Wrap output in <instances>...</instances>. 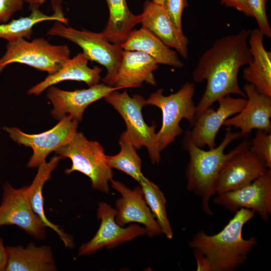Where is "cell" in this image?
Here are the masks:
<instances>
[{"mask_svg": "<svg viewBox=\"0 0 271 271\" xmlns=\"http://www.w3.org/2000/svg\"><path fill=\"white\" fill-rule=\"evenodd\" d=\"M250 32L243 29L219 38L201 56L192 72V78L197 83L206 80L207 84L196 106L195 121L220 98L230 94L246 98L239 85L238 76L240 69L252 59L248 44Z\"/></svg>", "mask_w": 271, "mask_h": 271, "instance_id": "cell-1", "label": "cell"}, {"mask_svg": "<svg viewBox=\"0 0 271 271\" xmlns=\"http://www.w3.org/2000/svg\"><path fill=\"white\" fill-rule=\"evenodd\" d=\"M234 213L219 232L208 235L200 230L188 242L193 251L203 256L207 271H233L246 261L258 243L257 236L248 239L242 236L244 225L253 218L255 213L241 208Z\"/></svg>", "mask_w": 271, "mask_h": 271, "instance_id": "cell-2", "label": "cell"}, {"mask_svg": "<svg viewBox=\"0 0 271 271\" xmlns=\"http://www.w3.org/2000/svg\"><path fill=\"white\" fill-rule=\"evenodd\" d=\"M242 137L240 132H233L231 127H227L219 145L206 151L193 142L189 130L185 132L183 147L189 155V161L185 172L187 189L201 198V208L209 216L214 215L210 207L209 202L211 198L216 194L217 179L221 169L231 157L239 152L249 149L250 141H243L227 153H225V150L232 141Z\"/></svg>", "mask_w": 271, "mask_h": 271, "instance_id": "cell-3", "label": "cell"}, {"mask_svg": "<svg viewBox=\"0 0 271 271\" xmlns=\"http://www.w3.org/2000/svg\"><path fill=\"white\" fill-rule=\"evenodd\" d=\"M55 152L62 159L67 158L72 162L71 167L65 169L66 174L79 172L90 179L92 188L108 193L113 174L100 143L88 140L76 131L68 143Z\"/></svg>", "mask_w": 271, "mask_h": 271, "instance_id": "cell-4", "label": "cell"}, {"mask_svg": "<svg viewBox=\"0 0 271 271\" xmlns=\"http://www.w3.org/2000/svg\"><path fill=\"white\" fill-rule=\"evenodd\" d=\"M195 90V84L186 82L176 93L166 96L163 94V89L159 88L146 99V105L157 106L162 111V126L157 132L161 152L183 133V130L180 126L183 119L187 120L191 126L194 124Z\"/></svg>", "mask_w": 271, "mask_h": 271, "instance_id": "cell-5", "label": "cell"}, {"mask_svg": "<svg viewBox=\"0 0 271 271\" xmlns=\"http://www.w3.org/2000/svg\"><path fill=\"white\" fill-rule=\"evenodd\" d=\"M47 35L60 37L79 46L89 60L105 67L107 73L102 81L113 87L122 57L123 50L120 45L110 43L101 32L77 30L58 21H55Z\"/></svg>", "mask_w": 271, "mask_h": 271, "instance_id": "cell-6", "label": "cell"}, {"mask_svg": "<svg viewBox=\"0 0 271 271\" xmlns=\"http://www.w3.org/2000/svg\"><path fill=\"white\" fill-rule=\"evenodd\" d=\"M113 91L106 95L105 101L111 105L121 115L125 121V131L137 150L145 147L153 164H159L161 160V150L156 125L149 126L142 115V108L146 105V99L140 94L130 97L126 90L121 93Z\"/></svg>", "mask_w": 271, "mask_h": 271, "instance_id": "cell-7", "label": "cell"}, {"mask_svg": "<svg viewBox=\"0 0 271 271\" xmlns=\"http://www.w3.org/2000/svg\"><path fill=\"white\" fill-rule=\"evenodd\" d=\"M70 55L66 45H52L43 38L31 41L19 38L8 42L6 52L0 58V73L9 64L17 63L51 74L58 70Z\"/></svg>", "mask_w": 271, "mask_h": 271, "instance_id": "cell-8", "label": "cell"}, {"mask_svg": "<svg viewBox=\"0 0 271 271\" xmlns=\"http://www.w3.org/2000/svg\"><path fill=\"white\" fill-rule=\"evenodd\" d=\"M78 121L66 115L51 129L37 134H28L17 127H4L11 138L19 145L29 147L33 153L28 163L30 168L38 167L52 152L68 143L77 131Z\"/></svg>", "mask_w": 271, "mask_h": 271, "instance_id": "cell-9", "label": "cell"}, {"mask_svg": "<svg viewBox=\"0 0 271 271\" xmlns=\"http://www.w3.org/2000/svg\"><path fill=\"white\" fill-rule=\"evenodd\" d=\"M213 202L232 213L250 210L267 222L271 215V169L246 185L217 194Z\"/></svg>", "mask_w": 271, "mask_h": 271, "instance_id": "cell-10", "label": "cell"}, {"mask_svg": "<svg viewBox=\"0 0 271 271\" xmlns=\"http://www.w3.org/2000/svg\"><path fill=\"white\" fill-rule=\"evenodd\" d=\"M27 187L16 189L8 183L5 184L0 205V226L15 225L36 239H44L46 226L32 209Z\"/></svg>", "mask_w": 271, "mask_h": 271, "instance_id": "cell-11", "label": "cell"}, {"mask_svg": "<svg viewBox=\"0 0 271 271\" xmlns=\"http://www.w3.org/2000/svg\"><path fill=\"white\" fill-rule=\"evenodd\" d=\"M116 210L105 202H100L97 218L101 220L100 227L93 237L79 248L78 255H87L104 247L110 248L146 234L145 227L132 224L123 228L115 220Z\"/></svg>", "mask_w": 271, "mask_h": 271, "instance_id": "cell-12", "label": "cell"}, {"mask_svg": "<svg viewBox=\"0 0 271 271\" xmlns=\"http://www.w3.org/2000/svg\"><path fill=\"white\" fill-rule=\"evenodd\" d=\"M110 183L121 196L115 202L117 224L123 226L131 222L141 223L145 226L146 234L150 237L163 233L146 202L141 187L131 190L119 181L112 180Z\"/></svg>", "mask_w": 271, "mask_h": 271, "instance_id": "cell-13", "label": "cell"}, {"mask_svg": "<svg viewBox=\"0 0 271 271\" xmlns=\"http://www.w3.org/2000/svg\"><path fill=\"white\" fill-rule=\"evenodd\" d=\"M118 89L104 83L73 91L64 90L53 85L48 88L47 97L53 104L51 113L55 119L60 120L68 114L79 122L88 105Z\"/></svg>", "mask_w": 271, "mask_h": 271, "instance_id": "cell-14", "label": "cell"}, {"mask_svg": "<svg viewBox=\"0 0 271 271\" xmlns=\"http://www.w3.org/2000/svg\"><path fill=\"white\" fill-rule=\"evenodd\" d=\"M216 110L211 106L206 109L196 119L189 130L193 142L198 147L209 149L216 147L215 139L220 127L228 118L239 112L246 102L245 98L227 95L217 100Z\"/></svg>", "mask_w": 271, "mask_h": 271, "instance_id": "cell-15", "label": "cell"}, {"mask_svg": "<svg viewBox=\"0 0 271 271\" xmlns=\"http://www.w3.org/2000/svg\"><path fill=\"white\" fill-rule=\"evenodd\" d=\"M243 90L247 98L245 105L239 112L226 119L223 125L239 129L243 137L253 129L271 132V96L258 92L248 83L243 85Z\"/></svg>", "mask_w": 271, "mask_h": 271, "instance_id": "cell-16", "label": "cell"}, {"mask_svg": "<svg viewBox=\"0 0 271 271\" xmlns=\"http://www.w3.org/2000/svg\"><path fill=\"white\" fill-rule=\"evenodd\" d=\"M268 168L249 149L231 157L221 169L216 194L233 190L246 185L264 173Z\"/></svg>", "mask_w": 271, "mask_h": 271, "instance_id": "cell-17", "label": "cell"}, {"mask_svg": "<svg viewBox=\"0 0 271 271\" xmlns=\"http://www.w3.org/2000/svg\"><path fill=\"white\" fill-rule=\"evenodd\" d=\"M142 26L146 27L165 44L175 49L184 58L188 57L189 41L182 30L173 24L162 5L147 1L140 15Z\"/></svg>", "mask_w": 271, "mask_h": 271, "instance_id": "cell-18", "label": "cell"}, {"mask_svg": "<svg viewBox=\"0 0 271 271\" xmlns=\"http://www.w3.org/2000/svg\"><path fill=\"white\" fill-rule=\"evenodd\" d=\"M159 64L149 55L138 51L123 50L113 87L118 89L141 87L145 82L155 86L153 72Z\"/></svg>", "mask_w": 271, "mask_h": 271, "instance_id": "cell-19", "label": "cell"}, {"mask_svg": "<svg viewBox=\"0 0 271 271\" xmlns=\"http://www.w3.org/2000/svg\"><path fill=\"white\" fill-rule=\"evenodd\" d=\"M89 59L83 53L69 58L54 73L49 74L43 80L27 91L28 95H40L45 89L62 81H82L89 87L98 84L101 79L102 69L97 66H88Z\"/></svg>", "mask_w": 271, "mask_h": 271, "instance_id": "cell-20", "label": "cell"}, {"mask_svg": "<svg viewBox=\"0 0 271 271\" xmlns=\"http://www.w3.org/2000/svg\"><path fill=\"white\" fill-rule=\"evenodd\" d=\"M264 36L258 29L251 31L248 44L252 59L243 76L258 92L271 96V52L264 46Z\"/></svg>", "mask_w": 271, "mask_h": 271, "instance_id": "cell-21", "label": "cell"}, {"mask_svg": "<svg viewBox=\"0 0 271 271\" xmlns=\"http://www.w3.org/2000/svg\"><path fill=\"white\" fill-rule=\"evenodd\" d=\"M120 46L123 50L145 53L153 58L158 64L179 68L184 66L176 51L172 50L144 26L139 29L132 30Z\"/></svg>", "mask_w": 271, "mask_h": 271, "instance_id": "cell-22", "label": "cell"}, {"mask_svg": "<svg viewBox=\"0 0 271 271\" xmlns=\"http://www.w3.org/2000/svg\"><path fill=\"white\" fill-rule=\"evenodd\" d=\"M8 258L6 271H53L56 267L51 248L36 246L33 242L26 247H6Z\"/></svg>", "mask_w": 271, "mask_h": 271, "instance_id": "cell-23", "label": "cell"}, {"mask_svg": "<svg viewBox=\"0 0 271 271\" xmlns=\"http://www.w3.org/2000/svg\"><path fill=\"white\" fill-rule=\"evenodd\" d=\"M62 158L56 156L48 162L42 163L32 183L27 187V194L29 202L35 213L40 217L46 227H49L59 235L67 247L74 246L72 237L51 222L45 214L42 189L45 183L50 178L52 171L56 168Z\"/></svg>", "mask_w": 271, "mask_h": 271, "instance_id": "cell-24", "label": "cell"}, {"mask_svg": "<svg viewBox=\"0 0 271 271\" xmlns=\"http://www.w3.org/2000/svg\"><path fill=\"white\" fill-rule=\"evenodd\" d=\"M109 16L101 33L110 43L120 45L132 28L141 23V16L133 14L129 10L126 0H105Z\"/></svg>", "mask_w": 271, "mask_h": 271, "instance_id": "cell-25", "label": "cell"}, {"mask_svg": "<svg viewBox=\"0 0 271 271\" xmlns=\"http://www.w3.org/2000/svg\"><path fill=\"white\" fill-rule=\"evenodd\" d=\"M31 14L27 17L13 19L0 24V38L13 41L19 38L31 39L33 28L38 23L47 21H58L68 25V20L52 14L49 15L39 9L31 10Z\"/></svg>", "mask_w": 271, "mask_h": 271, "instance_id": "cell-26", "label": "cell"}, {"mask_svg": "<svg viewBox=\"0 0 271 271\" xmlns=\"http://www.w3.org/2000/svg\"><path fill=\"white\" fill-rule=\"evenodd\" d=\"M119 144L120 150L117 154L106 156L108 165L111 168L124 172L139 182L144 176L141 171L142 161L137 149L125 131L120 135Z\"/></svg>", "mask_w": 271, "mask_h": 271, "instance_id": "cell-27", "label": "cell"}, {"mask_svg": "<svg viewBox=\"0 0 271 271\" xmlns=\"http://www.w3.org/2000/svg\"><path fill=\"white\" fill-rule=\"evenodd\" d=\"M146 202L166 237L171 239L173 231L168 218L166 200L160 188L144 176L139 182Z\"/></svg>", "mask_w": 271, "mask_h": 271, "instance_id": "cell-28", "label": "cell"}, {"mask_svg": "<svg viewBox=\"0 0 271 271\" xmlns=\"http://www.w3.org/2000/svg\"><path fill=\"white\" fill-rule=\"evenodd\" d=\"M249 150L262 160L267 168L271 169V132L256 129Z\"/></svg>", "mask_w": 271, "mask_h": 271, "instance_id": "cell-29", "label": "cell"}, {"mask_svg": "<svg viewBox=\"0 0 271 271\" xmlns=\"http://www.w3.org/2000/svg\"><path fill=\"white\" fill-rule=\"evenodd\" d=\"M267 0H247V4L258 25V29L264 36L271 38V28L266 12Z\"/></svg>", "mask_w": 271, "mask_h": 271, "instance_id": "cell-30", "label": "cell"}, {"mask_svg": "<svg viewBox=\"0 0 271 271\" xmlns=\"http://www.w3.org/2000/svg\"><path fill=\"white\" fill-rule=\"evenodd\" d=\"M163 6L175 26L179 30H182V15L187 6L186 0H164Z\"/></svg>", "mask_w": 271, "mask_h": 271, "instance_id": "cell-31", "label": "cell"}, {"mask_svg": "<svg viewBox=\"0 0 271 271\" xmlns=\"http://www.w3.org/2000/svg\"><path fill=\"white\" fill-rule=\"evenodd\" d=\"M23 0H0V24L10 21L14 15L23 10Z\"/></svg>", "mask_w": 271, "mask_h": 271, "instance_id": "cell-32", "label": "cell"}, {"mask_svg": "<svg viewBox=\"0 0 271 271\" xmlns=\"http://www.w3.org/2000/svg\"><path fill=\"white\" fill-rule=\"evenodd\" d=\"M221 4L227 7L234 8L245 15L252 17L247 0H221Z\"/></svg>", "mask_w": 271, "mask_h": 271, "instance_id": "cell-33", "label": "cell"}, {"mask_svg": "<svg viewBox=\"0 0 271 271\" xmlns=\"http://www.w3.org/2000/svg\"><path fill=\"white\" fill-rule=\"evenodd\" d=\"M63 0H51V6L53 14L65 18L62 7Z\"/></svg>", "mask_w": 271, "mask_h": 271, "instance_id": "cell-34", "label": "cell"}, {"mask_svg": "<svg viewBox=\"0 0 271 271\" xmlns=\"http://www.w3.org/2000/svg\"><path fill=\"white\" fill-rule=\"evenodd\" d=\"M8 254L6 247L0 237V271L5 270L7 265Z\"/></svg>", "mask_w": 271, "mask_h": 271, "instance_id": "cell-35", "label": "cell"}, {"mask_svg": "<svg viewBox=\"0 0 271 271\" xmlns=\"http://www.w3.org/2000/svg\"><path fill=\"white\" fill-rule=\"evenodd\" d=\"M24 2H26L29 4L30 9H37L42 6L46 0H23Z\"/></svg>", "mask_w": 271, "mask_h": 271, "instance_id": "cell-36", "label": "cell"}, {"mask_svg": "<svg viewBox=\"0 0 271 271\" xmlns=\"http://www.w3.org/2000/svg\"><path fill=\"white\" fill-rule=\"evenodd\" d=\"M152 1H153L154 2L157 4H159L163 5L164 0H152Z\"/></svg>", "mask_w": 271, "mask_h": 271, "instance_id": "cell-37", "label": "cell"}]
</instances>
